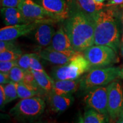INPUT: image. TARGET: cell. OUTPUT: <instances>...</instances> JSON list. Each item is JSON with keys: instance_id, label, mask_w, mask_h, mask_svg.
I'll return each mask as SVG.
<instances>
[{"instance_id": "cell-1", "label": "cell", "mask_w": 123, "mask_h": 123, "mask_svg": "<svg viewBox=\"0 0 123 123\" xmlns=\"http://www.w3.org/2000/svg\"><path fill=\"white\" fill-rule=\"evenodd\" d=\"M68 17L63 21V26L77 52L83 53L94 44L95 18L84 13L73 2L68 1Z\"/></svg>"}, {"instance_id": "cell-2", "label": "cell", "mask_w": 123, "mask_h": 123, "mask_svg": "<svg viewBox=\"0 0 123 123\" xmlns=\"http://www.w3.org/2000/svg\"><path fill=\"white\" fill-rule=\"evenodd\" d=\"M94 44L111 47L117 53L120 47L119 21L112 8L103 9L95 17Z\"/></svg>"}, {"instance_id": "cell-3", "label": "cell", "mask_w": 123, "mask_h": 123, "mask_svg": "<svg viewBox=\"0 0 123 123\" xmlns=\"http://www.w3.org/2000/svg\"><path fill=\"white\" fill-rule=\"evenodd\" d=\"M90 70V63L83 53H78L68 62L54 67L51 75L54 80H76Z\"/></svg>"}, {"instance_id": "cell-4", "label": "cell", "mask_w": 123, "mask_h": 123, "mask_svg": "<svg viewBox=\"0 0 123 123\" xmlns=\"http://www.w3.org/2000/svg\"><path fill=\"white\" fill-rule=\"evenodd\" d=\"M46 104L39 96L21 99L9 111V114L19 121L39 119L45 110Z\"/></svg>"}, {"instance_id": "cell-5", "label": "cell", "mask_w": 123, "mask_h": 123, "mask_svg": "<svg viewBox=\"0 0 123 123\" xmlns=\"http://www.w3.org/2000/svg\"><path fill=\"white\" fill-rule=\"evenodd\" d=\"M121 78L123 75L119 67L110 66L93 69L80 79V88L87 91L93 87L107 85Z\"/></svg>"}, {"instance_id": "cell-6", "label": "cell", "mask_w": 123, "mask_h": 123, "mask_svg": "<svg viewBox=\"0 0 123 123\" xmlns=\"http://www.w3.org/2000/svg\"><path fill=\"white\" fill-rule=\"evenodd\" d=\"M90 65V70L110 67L117 62V53L111 47L93 44L83 52Z\"/></svg>"}, {"instance_id": "cell-7", "label": "cell", "mask_w": 123, "mask_h": 123, "mask_svg": "<svg viewBox=\"0 0 123 123\" xmlns=\"http://www.w3.org/2000/svg\"><path fill=\"white\" fill-rule=\"evenodd\" d=\"M18 7L24 17L30 22L51 24L59 21L33 0H22Z\"/></svg>"}, {"instance_id": "cell-8", "label": "cell", "mask_w": 123, "mask_h": 123, "mask_svg": "<svg viewBox=\"0 0 123 123\" xmlns=\"http://www.w3.org/2000/svg\"><path fill=\"white\" fill-rule=\"evenodd\" d=\"M86 105L102 114L108 116L107 86H97L87 91L84 98Z\"/></svg>"}, {"instance_id": "cell-9", "label": "cell", "mask_w": 123, "mask_h": 123, "mask_svg": "<svg viewBox=\"0 0 123 123\" xmlns=\"http://www.w3.org/2000/svg\"><path fill=\"white\" fill-rule=\"evenodd\" d=\"M108 112L112 120L119 119L123 107V90L120 83L113 81L107 86Z\"/></svg>"}, {"instance_id": "cell-10", "label": "cell", "mask_w": 123, "mask_h": 123, "mask_svg": "<svg viewBox=\"0 0 123 123\" xmlns=\"http://www.w3.org/2000/svg\"><path fill=\"white\" fill-rule=\"evenodd\" d=\"M39 24L38 22H30L6 26L0 30V40H15L20 37L30 34L35 30Z\"/></svg>"}, {"instance_id": "cell-11", "label": "cell", "mask_w": 123, "mask_h": 123, "mask_svg": "<svg viewBox=\"0 0 123 123\" xmlns=\"http://www.w3.org/2000/svg\"><path fill=\"white\" fill-rule=\"evenodd\" d=\"M58 21H64L69 16V7L66 0H33Z\"/></svg>"}, {"instance_id": "cell-12", "label": "cell", "mask_w": 123, "mask_h": 123, "mask_svg": "<svg viewBox=\"0 0 123 123\" xmlns=\"http://www.w3.org/2000/svg\"><path fill=\"white\" fill-rule=\"evenodd\" d=\"M48 47L70 55H74L79 53L74 49L70 38L64 30L63 25L60 26L58 30L55 32L51 44Z\"/></svg>"}, {"instance_id": "cell-13", "label": "cell", "mask_w": 123, "mask_h": 123, "mask_svg": "<svg viewBox=\"0 0 123 123\" xmlns=\"http://www.w3.org/2000/svg\"><path fill=\"white\" fill-rule=\"evenodd\" d=\"M54 27L50 23H39L32 33L34 39L38 45L47 47L50 46L55 33Z\"/></svg>"}, {"instance_id": "cell-14", "label": "cell", "mask_w": 123, "mask_h": 123, "mask_svg": "<svg viewBox=\"0 0 123 123\" xmlns=\"http://www.w3.org/2000/svg\"><path fill=\"white\" fill-rule=\"evenodd\" d=\"M74 101L72 95H58L54 91L47 94V101L51 111L55 113L65 111L71 105Z\"/></svg>"}, {"instance_id": "cell-15", "label": "cell", "mask_w": 123, "mask_h": 123, "mask_svg": "<svg viewBox=\"0 0 123 123\" xmlns=\"http://www.w3.org/2000/svg\"><path fill=\"white\" fill-rule=\"evenodd\" d=\"M76 54L74 55L68 54L47 47L41 50L38 54L42 59L56 66H59L68 62Z\"/></svg>"}, {"instance_id": "cell-16", "label": "cell", "mask_w": 123, "mask_h": 123, "mask_svg": "<svg viewBox=\"0 0 123 123\" xmlns=\"http://www.w3.org/2000/svg\"><path fill=\"white\" fill-rule=\"evenodd\" d=\"M1 13L3 22L6 26L30 23L18 9V7H2Z\"/></svg>"}, {"instance_id": "cell-17", "label": "cell", "mask_w": 123, "mask_h": 123, "mask_svg": "<svg viewBox=\"0 0 123 123\" xmlns=\"http://www.w3.org/2000/svg\"><path fill=\"white\" fill-rule=\"evenodd\" d=\"M80 79L54 80L53 91L58 95H72L80 87Z\"/></svg>"}, {"instance_id": "cell-18", "label": "cell", "mask_w": 123, "mask_h": 123, "mask_svg": "<svg viewBox=\"0 0 123 123\" xmlns=\"http://www.w3.org/2000/svg\"><path fill=\"white\" fill-rule=\"evenodd\" d=\"M84 13L95 18L98 13L104 9V3H98L94 0H70Z\"/></svg>"}, {"instance_id": "cell-19", "label": "cell", "mask_w": 123, "mask_h": 123, "mask_svg": "<svg viewBox=\"0 0 123 123\" xmlns=\"http://www.w3.org/2000/svg\"><path fill=\"white\" fill-rule=\"evenodd\" d=\"M37 81V83L41 89L46 92L47 94L53 91L54 85V80L49 76L46 73L35 71L31 70Z\"/></svg>"}, {"instance_id": "cell-20", "label": "cell", "mask_w": 123, "mask_h": 123, "mask_svg": "<svg viewBox=\"0 0 123 123\" xmlns=\"http://www.w3.org/2000/svg\"><path fill=\"white\" fill-rule=\"evenodd\" d=\"M17 87L18 98L21 99L31 98L35 96H40L42 94V93L43 92L46 93L42 89L29 85L25 83L22 81L17 83Z\"/></svg>"}, {"instance_id": "cell-21", "label": "cell", "mask_w": 123, "mask_h": 123, "mask_svg": "<svg viewBox=\"0 0 123 123\" xmlns=\"http://www.w3.org/2000/svg\"><path fill=\"white\" fill-rule=\"evenodd\" d=\"M109 117L92 108H88L81 117L80 123H104L109 122Z\"/></svg>"}, {"instance_id": "cell-22", "label": "cell", "mask_w": 123, "mask_h": 123, "mask_svg": "<svg viewBox=\"0 0 123 123\" xmlns=\"http://www.w3.org/2000/svg\"><path fill=\"white\" fill-rule=\"evenodd\" d=\"M17 84V83L12 81L7 84H2L6 96V104L18 98Z\"/></svg>"}, {"instance_id": "cell-23", "label": "cell", "mask_w": 123, "mask_h": 123, "mask_svg": "<svg viewBox=\"0 0 123 123\" xmlns=\"http://www.w3.org/2000/svg\"><path fill=\"white\" fill-rule=\"evenodd\" d=\"M23 55L19 48L4 51L0 53V61H16Z\"/></svg>"}, {"instance_id": "cell-24", "label": "cell", "mask_w": 123, "mask_h": 123, "mask_svg": "<svg viewBox=\"0 0 123 123\" xmlns=\"http://www.w3.org/2000/svg\"><path fill=\"white\" fill-rule=\"evenodd\" d=\"M26 70H24L19 66L14 67L9 71V78L10 81L15 83H19L23 80Z\"/></svg>"}, {"instance_id": "cell-25", "label": "cell", "mask_w": 123, "mask_h": 123, "mask_svg": "<svg viewBox=\"0 0 123 123\" xmlns=\"http://www.w3.org/2000/svg\"><path fill=\"white\" fill-rule=\"evenodd\" d=\"M34 53L25 54H23L22 56L17 61L18 66L25 70H31L30 68V61Z\"/></svg>"}, {"instance_id": "cell-26", "label": "cell", "mask_w": 123, "mask_h": 123, "mask_svg": "<svg viewBox=\"0 0 123 123\" xmlns=\"http://www.w3.org/2000/svg\"><path fill=\"white\" fill-rule=\"evenodd\" d=\"M39 58L40 56L38 54H34L33 56L31 58L30 64V70L35 71L46 73L41 62H40Z\"/></svg>"}, {"instance_id": "cell-27", "label": "cell", "mask_w": 123, "mask_h": 123, "mask_svg": "<svg viewBox=\"0 0 123 123\" xmlns=\"http://www.w3.org/2000/svg\"><path fill=\"white\" fill-rule=\"evenodd\" d=\"M22 81L29 85L32 86L34 87H37V88H39L37 83V81L35 80L34 76L31 70H26Z\"/></svg>"}, {"instance_id": "cell-28", "label": "cell", "mask_w": 123, "mask_h": 123, "mask_svg": "<svg viewBox=\"0 0 123 123\" xmlns=\"http://www.w3.org/2000/svg\"><path fill=\"white\" fill-rule=\"evenodd\" d=\"M18 66L16 61H0V71L9 73L15 66Z\"/></svg>"}, {"instance_id": "cell-29", "label": "cell", "mask_w": 123, "mask_h": 123, "mask_svg": "<svg viewBox=\"0 0 123 123\" xmlns=\"http://www.w3.org/2000/svg\"><path fill=\"white\" fill-rule=\"evenodd\" d=\"M18 46L15 40L10 41H1L0 40V53L4 51L17 48Z\"/></svg>"}, {"instance_id": "cell-30", "label": "cell", "mask_w": 123, "mask_h": 123, "mask_svg": "<svg viewBox=\"0 0 123 123\" xmlns=\"http://www.w3.org/2000/svg\"><path fill=\"white\" fill-rule=\"evenodd\" d=\"M22 0H1V7H18Z\"/></svg>"}, {"instance_id": "cell-31", "label": "cell", "mask_w": 123, "mask_h": 123, "mask_svg": "<svg viewBox=\"0 0 123 123\" xmlns=\"http://www.w3.org/2000/svg\"><path fill=\"white\" fill-rule=\"evenodd\" d=\"M6 104V96L2 84L0 85V107L2 109Z\"/></svg>"}, {"instance_id": "cell-32", "label": "cell", "mask_w": 123, "mask_h": 123, "mask_svg": "<svg viewBox=\"0 0 123 123\" xmlns=\"http://www.w3.org/2000/svg\"><path fill=\"white\" fill-rule=\"evenodd\" d=\"M10 81L9 78V73H0V84H5L8 83Z\"/></svg>"}, {"instance_id": "cell-33", "label": "cell", "mask_w": 123, "mask_h": 123, "mask_svg": "<svg viewBox=\"0 0 123 123\" xmlns=\"http://www.w3.org/2000/svg\"><path fill=\"white\" fill-rule=\"evenodd\" d=\"M118 119H123V107L122 110H121V111L119 117Z\"/></svg>"}, {"instance_id": "cell-34", "label": "cell", "mask_w": 123, "mask_h": 123, "mask_svg": "<svg viewBox=\"0 0 123 123\" xmlns=\"http://www.w3.org/2000/svg\"><path fill=\"white\" fill-rule=\"evenodd\" d=\"M120 19H121V22H123V8L122 10H121V12L120 15Z\"/></svg>"}, {"instance_id": "cell-35", "label": "cell", "mask_w": 123, "mask_h": 123, "mask_svg": "<svg viewBox=\"0 0 123 123\" xmlns=\"http://www.w3.org/2000/svg\"><path fill=\"white\" fill-rule=\"evenodd\" d=\"M94 1L98 3H104L107 0H94Z\"/></svg>"}, {"instance_id": "cell-36", "label": "cell", "mask_w": 123, "mask_h": 123, "mask_svg": "<svg viewBox=\"0 0 123 123\" xmlns=\"http://www.w3.org/2000/svg\"><path fill=\"white\" fill-rule=\"evenodd\" d=\"M120 49L121 55L122 56V57L123 58V46H120Z\"/></svg>"}, {"instance_id": "cell-37", "label": "cell", "mask_w": 123, "mask_h": 123, "mask_svg": "<svg viewBox=\"0 0 123 123\" xmlns=\"http://www.w3.org/2000/svg\"><path fill=\"white\" fill-rule=\"evenodd\" d=\"M122 24H123V28H122V35H121V41H123V22H122Z\"/></svg>"}, {"instance_id": "cell-38", "label": "cell", "mask_w": 123, "mask_h": 123, "mask_svg": "<svg viewBox=\"0 0 123 123\" xmlns=\"http://www.w3.org/2000/svg\"><path fill=\"white\" fill-rule=\"evenodd\" d=\"M121 73H122V75H123V68L121 69Z\"/></svg>"}]
</instances>
